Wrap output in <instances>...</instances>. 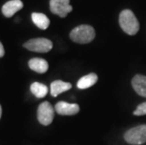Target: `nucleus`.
Segmentation results:
<instances>
[{
    "instance_id": "obj_6",
    "label": "nucleus",
    "mask_w": 146,
    "mask_h": 145,
    "mask_svg": "<svg viewBox=\"0 0 146 145\" xmlns=\"http://www.w3.org/2000/svg\"><path fill=\"white\" fill-rule=\"evenodd\" d=\"M50 11L61 18L66 17L68 13L73 11L70 5V0H50Z\"/></svg>"
},
{
    "instance_id": "obj_7",
    "label": "nucleus",
    "mask_w": 146,
    "mask_h": 145,
    "mask_svg": "<svg viewBox=\"0 0 146 145\" xmlns=\"http://www.w3.org/2000/svg\"><path fill=\"white\" fill-rule=\"evenodd\" d=\"M56 112L60 115L64 116H73L79 112L80 107L77 104H71L67 102H58L55 106Z\"/></svg>"
},
{
    "instance_id": "obj_2",
    "label": "nucleus",
    "mask_w": 146,
    "mask_h": 145,
    "mask_svg": "<svg viewBox=\"0 0 146 145\" xmlns=\"http://www.w3.org/2000/svg\"><path fill=\"white\" fill-rule=\"evenodd\" d=\"M119 24L122 29L128 35H135L139 29V24L135 14L130 10H123L120 13Z\"/></svg>"
},
{
    "instance_id": "obj_11",
    "label": "nucleus",
    "mask_w": 146,
    "mask_h": 145,
    "mask_svg": "<svg viewBox=\"0 0 146 145\" xmlns=\"http://www.w3.org/2000/svg\"><path fill=\"white\" fill-rule=\"evenodd\" d=\"M29 66L32 71L39 73H44L48 70V62L43 58H34L29 61Z\"/></svg>"
},
{
    "instance_id": "obj_16",
    "label": "nucleus",
    "mask_w": 146,
    "mask_h": 145,
    "mask_svg": "<svg viewBox=\"0 0 146 145\" xmlns=\"http://www.w3.org/2000/svg\"><path fill=\"white\" fill-rule=\"evenodd\" d=\"M5 55V50H4V46L1 44V42H0V58L4 57Z\"/></svg>"
},
{
    "instance_id": "obj_12",
    "label": "nucleus",
    "mask_w": 146,
    "mask_h": 145,
    "mask_svg": "<svg viewBox=\"0 0 146 145\" xmlns=\"http://www.w3.org/2000/svg\"><path fill=\"white\" fill-rule=\"evenodd\" d=\"M98 80V76L96 73H89L87 75H84L83 77H81L78 82H77V88L80 89H88L92 86H94Z\"/></svg>"
},
{
    "instance_id": "obj_10",
    "label": "nucleus",
    "mask_w": 146,
    "mask_h": 145,
    "mask_svg": "<svg viewBox=\"0 0 146 145\" xmlns=\"http://www.w3.org/2000/svg\"><path fill=\"white\" fill-rule=\"evenodd\" d=\"M72 89V84L69 82H64L61 80H56L51 83L50 86V93L53 97H57L58 94L62 93Z\"/></svg>"
},
{
    "instance_id": "obj_5",
    "label": "nucleus",
    "mask_w": 146,
    "mask_h": 145,
    "mask_svg": "<svg viewBox=\"0 0 146 145\" xmlns=\"http://www.w3.org/2000/svg\"><path fill=\"white\" fill-rule=\"evenodd\" d=\"M38 121L42 125H49L54 120L55 109L49 102H43L38 107Z\"/></svg>"
},
{
    "instance_id": "obj_15",
    "label": "nucleus",
    "mask_w": 146,
    "mask_h": 145,
    "mask_svg": "<svg viewBox=\"0 0 146 145\" xmlns=\"http://www.w3.org/2000/svg\"><path fill=\"white\" fill-rule=\"evenodd\" d=\"M133 114L136 116H142V115H146V102L144 103H141V105H139L137 107L136 110H134Z\"/></svg>"
},
{
    "instance_id": "obj_9",
    "label": "nucleus",
    "mask_w": 146,
    "mask_h": 145,
    "mask_svg": "<svg viewBox=\"0 0 146 145\" xmlns=\"http://www.w3.org/2000/svg\"><path fill=\"white\" fill-rule=\"evenodd\" d=\"M132 87L139 95L146 97V76L136 75L132 79Z\"/></svg>"
},
{
    "instance_id": "obj_8",
    "label": "nucleus",
    "mask_w": 146,
    "mask_h": 145,
    "mask_svg": "<svg viewBox=\"0 0 146 145\" xmlns=\"http://www.w3.org/2000/svg\"><path fill=\"white\" fill-rule=\"evenodd\" d=\"M23 2L21 0H11L7 3H5L2 7V13L6 17H11L23 8Z\"/></svg>"
},
{
    "instance_id": "obj_17",
    "label": "nucleus",
    "mask_w": 146,
    "mask_h": 145,
    "mask_svg": "<svg viewBox=\"0 0 146 145\" xmlns=\"http://www.w3.org/2000/svg\"><path fill=\"white\" fill-rule=\"evenodd\" d=\"M1 115H2V107L0 106V118H1Z\"/></svg>"
},
{
    "instance_id": "obj_14",
    "label": "nucleus",
    "mask_w": 146,
    "mask_h": 145,
    "mask_svg": "<svg viewBox=\"0 0 146 145\" xmlns=\"http://www.w3.org/2000/svg\"><path fill=\"white\" fill-rule=\"evenodd\" d=\"M30 91L37 98H43L48 92V88L40 82H34L30 86Z\"/></svg>"
},
{
    "instance_id": "obj_13",
    "label": "nucleus",
    "mask_w": 146,
    "mask_h": 145,
    "mask_svg": "<svg viewBox=\"0 0 146 145\" xmlns=\"http://www.w3.org/2000/svg\"><path fill=\"white\" fill-rule=\"evenodd\" d=\"M31 19L33 23L36 24L39 28L42 30L46 29L50 24V20L48 19V17L43 13H38V12H33L31 14Z\"/></svg>"
},
{
    "instance_id": "obj_4",
    "label": "nucleus",
    "mask_w": 146,
    "mask_h": 145,
    "mask_svg": "<svg viewBox=\"0 0 146 145\" xmlns=\"http://www.w3.org/2000/svg\"><path fill=\"white\" fill-rule=\"evenodd\" d=\"M24 47L27 50L38 52V53H47L52 49L53 44L50 40L45 38H36L31 39L25 42Z\"/></svg>"
},
{
    "instance_id": "obj_1",
    "label": "nucleus",
    "mask_w": 146,
    "mask_h": 145,
    "mask_svg": "<svg viewBox=\"0 0 146 145\" xmlns=\"http://www.w3.org/2000/svg\"><path fill=\"white\" fill-rule=\"evenodd\" d=\"M70 38L73 42H77V44H89L95 38V30L89 24H81V26L74 27L71 31Z\"/></svg>"
},
{
    "instance_id": "obj_3",
    "label": "nucleus",
    "mask_w": 146,
    "mask_h": 145,
    "mask_svg": "<svg viewBox=\"0 0 146 145\" xmlns=\"http://www.w3.org/2000/svg\"><path fill=\"white\" fill-rule=\"evenodd\" d=\"M125 140L132 145H141L146 142V124H141L127 130L123 135Z\"/></svg>"
}]
</instances>
